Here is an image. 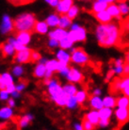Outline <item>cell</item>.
<instances>
[{"label": "cell", "instance_id": "cell-1", "mask_svg": "<svg viewBox=\"0 0 129 130\" xmlns=\"http://www.w3.org/2000/svg\"><path fill=\"white\" fill-rule=\"evenodd\" d=\"M121 35V26L112 22L107 24H99L95 28L97 42L104 48L120 45Z\"/></svg>", "mask_w": 129, "mask_h": 130}, {"label": "cell", "instance_id": "cell-2", "mask_svg": "<svg viewBox=\"0 0 129 130\" xmlns=\"http://www.w3.org/2000/svg\"><path fill=\"white\" fill-rule=\"evenodd\" d=\"M37 20L33 14H21L13 21V31H28V32H35V26L37 24Z\"/></svg>", "mask_w": 129, "mask_h": 130}, {"label": "cell", "instance_id": "cell-3", "mask_svg": "<svg viewBox=\"0 0 129 130\" xmlns=\"http://www.w3.org/2000/svg\"><path fill=\"white\" fill-rule=\"evenodd\" d=\"M71 61L80 66H84L90 62V57L83 48H73L71 54Z\"/></svg>", "mask_w": 129, "mask_h": 130}, {"label": "cell", "instance_id": "cell-4", "mask_svg": "<svg viewBox=\"0 0 129 130\" xmlns=\"http://www.w3.org/2000/svg\"><path fill=\"white\" fill-rule=\"evenodd\" d=\"M32 52L33 50L28 48H25L23 50L16 51L15 55L13 56V62H17V63L32 62Z\"/></svg>", "mask_w": 129, "mask_h": 130}, {"label": "cell", "instance_id": "cell-5", "mask_svg": "<svg viewBox=\"0 0 129 130\" xmlns=\"http://www.w3.org/2000/svg\"><path fill=\"white\" fill-rule=\"evenodd\" d=\"M114 115L116 118L117 124L119 125V128L125 125L129 122V108L117 107L114 110Z\"/></svg>", "mask_w": 129, "mask_h": 130}, {"label": "cell", "instance_id": "cell-6", "mask_svg": "<svg viewBox=\"0 0 129 130\" xmlns=\"http://www.w3.org/2000/svg\"><path fill=\"white\" fill-rule=\"evenodd\" d=\"M68 37L74 42H85L87 40V30L83 26H79L76 29H71L68 32Z\"/></svg>", "mask_w": 129, "mask_h": 130}, {"label": "cell", "instance_id": "cell-7", "mask_svg": "<svg viewBox=\"0 0 129 130\" xmlns=\"http://www.w3.org/2000/svg\"><path fill=\"white\" fill-rule=\"evenodd\" d=\"M66 77L69 80V82H73V83H81L84 81L83 74L75 68H70V71Z\"/></svg>", "mask_w": 129, "mask_h": 130}, {"label": "cell", "instance_id": "cell-8", "mask_svg": "<svg viewBox=\"0 0 129 130\" xmlns=\"http://www.w3.org/2000/svg\"><path fill=\"white\" fill-rule=\"evenodd\" d=\"M93 17L96 19V21L99 24H107L112 22L113 17L109 14V12L107 10L99 12H93Z\"/></svg>", "mask_w": 129, "mask_h": 130}, {"label": "cell", "instance_id": "cell-9", "mask_svg": "<svg viewBox=\"0 0 129 130\" xmlns=\"http://www.w3.org/2000/svg\"><path fill=\"white\" fill-rule=\"evenodd\" d=\"M48 91L49 93L51 95L52 99L54 100V98L56 96H58L62 91H63V88L60 86V83L57 80V79H52L51 83L48 85Z\"/></svg>", "mask_w": 129, "mask_h": 130}, {"label": "cell", "instance_id": "cell-10", "mask_svg": "<svg viewBox=\"0 0 129 130\" xmlns=\"http://www.w3.org/2000/svg\"><path fill=\"white\" fill-rule=\"evenodd\" d=\"M74 5V0H59L57 6V11L58 14H66L70 8Z\"/></svg>", "mask_w": 129, "mask_h": 130}, {"label": "cell", "instance_id": "cell-11", "mask_svg": "<svg viewBox=\"0 0 129 130\" xmlns=\"http://www.w3.org/2000/svg\"><path fill=\"white\" fill-rule=\"evenodd\" d=\"M89 103L90 106L92 109H96L99 110L104 107V102L103 98L101 96H97V95H91L89 97Z\"/></svg>", "mask_w": 129, "mask_h": 130}, {"label": "cell", "instance_id": "cell-12", "mask_svg": "<svg viewBox=\"0 0 129 130\" xmlns=\"http://www.w3.org/2000/svg\"><path fill=\"white\" fill-rule=\"evenodd\" d=\"M107 10L109 12V14L113 18L117 19L119 22L123 19V16H122L121 11H120V8H119V6H118V3L108 4V6H107Z\"/></svg>", "mask_w": 129, "mask_h": 130}, {"label": "cell", "instance_id": "cell-13", "mask_svg": "<svg viewBox=\"0 0 129 130\" xmlns=\"http://www.w3.org/2000/svg\"><path fill=\"white\" fill-rule=\"evenodd\" d=\"M85 118L89 120L93 124L95 127H98V124H99V121H100V114H99V110H96V109H92L90 110V112H88L86 115H85Z\"/></svg>", "mask_w": 129, "mask_h": 130}, {"label": "cell", "instance_id": "cell-14", "mask_svg": "<svg viewBox=\"0 0 129 130\" xmlns=\"http://www.w3.org/2000/svg\"><path fill=\"white\" fill-rule=\"evenodd\" d=\"M10 31H13V21H11V19L8 15H5L1 25V32L6 34Z\"/></svg>", "mask_w": 129, "mask_h": 130}, {"label": "cell", "instance_id": "cell-15", "mask_svg": "<svg viewBox=\"0 0 129 130\" xmlns=\"http://www.w3.org/2000/svg\"><path fill=\"white\" fill-rule=\"evenodd\" d=\"M121 77L122 76H118V77H114L110 82L109 85V92L111 94H116L120 91H122L121 89Z\"/></svg>", "mask_w": 129, "mask_h": 130}, {"label": "cell", "instance_id": "cell-16", "mask_svg": "<svg viewBox=\"0 0 129 130\" xmlns=\"http://www.w3.org/2000/svg\"><path fill=\"white\" fill-rule=\"evenodd\" d=\"M30 36L31 32L28 31H19V32H15V39L19 42L26 45L30 41Z\"/></svg>", "mask_w": 129, "mask_h": 130}, {"label": "cell", "instance_id": "cell-17", "mask_svg": "<svg viewBox=\"0 0 129 130\" xmlns=\"http://www.w3.org/2000/svg\"><path fill=\"white\" fill-rule=\"evenodd\" d=\"M48 35L50 38H53V39H56V40H58V41H60L61 39L65 38L66 36H68V31H66V29H64V28L58 27L57 29L51 31Z\"/></svg>", "mask_w": 129, "mask_h": 130}, {"label": "cell", "instance_id": "cell-18", "mask_svg": "<svg viewBox=\"0 0 129 130\" xmlns=\"http://www.w3.org/2000/svg\"><path fill=\"white\" fill-rule=\"evenodd\" d=\"M0 50L2 51V56L4 58H7L9 56L12 55L15 48L11 43L7 42L6 43H1L0 44Z\"/></svg>", "mask_w": 129, "mask_h": 130}, {"label": "cell", "instance_id": "cell-19", "mask_svg": "<svg viewBox=\"0 0 129 130\" xmlns=\"http://www.w3.org/2000/svg\"><path fill=\"white\" fill-rule=\"evenodd\" d=\"M69 97H70V95L68 94L66 91H62L58 96H56L54 98V101L56 102V104L58 105V106H60V107H64L67 105V102L69 100Z\"/></svg>", "mask_w": 129, "mask_h": 130}, {"label": "cell", "instance_id": "cell-20", "mask_svg": "<svg viewBox=\"0 0 129 130\" xmlns=\"http://www.w3.org/2000/svg\"><path fill=\"white\" fill-rule=\"evenodd\" d=\"M108 4L105 1H99V0H95L92 3V8H91V12H99V11H103V10H107Z\"/></svg>", "mask_w": 129, "mask_h": 130}, {"label": "cell", "instance_id": "cell-21", "mask_svg": "<svg viewBox=\"0 0 129 130\" xmlns=\"http://www.w3.org/2000/svg\"><path fill=\"white\" fill-rule=\"evenodd\" d=\"M104 107H111V108H115L117 107V97L113 96V94L107 95L103 98Z\"/></svg>", "mask_w": 129, "mask_h": 130}, {"label": "cell", "instance_id": "cell-22", "mask_svg": "<svg viewBox=\"0 0 129 130\" xmlns=\"http://www.w3.org/2000/svg\"><path fill=\"white\" fill-rule=\"evenodd\" d=\"M72 21H73V20H72L71 18H69L67 14H60L58 27L67 29L68 27H70V26H72Z\"/></svg>", "mask_w": 129, "mask_h": 130}, {"label": "cell", "instance_id": "cell-23", "mask_svg": "<svg viewBox=\"0 0 129 130\" xmlns=\"http://www.w3.org/2000/svg\"><path fill=\"white\" fill-rule=\"evenodd\" d=\"M32 120V116L31 115H26L24 117H16V119L14 120V122L16 123L18 125V128H22V127L26 126L29 124V122Z\"/></svg>", "mask_w": 129, "mask_h": 130}, {"label": "cell", "instance_id": "cell-24", "mask_svg": "<svg viewBox=\"0 0 129 130\" xmlns=\"http://www.w3.org/2000/svg\"><path fill=\"white\" fill-rule=\"evenodd\" d=\"M113 113V108L107 107H103L101 109H99V114H100V119H110L112 117Z\"/></svg>", "mask_w": 129, "mask_h": 130}, {"label": "cell", "instance_id": "cell-25", "mask_svg": "<svg viewBox=\"0 0 129 130\" xmlns=\"http://www.w3.org/2000/svg\"><path fill=\"white\" fill-rule=\"evenodd\" d=\"M47 71V69H46V66L45 64L43 63H40L36 66L35 70H34V73H33V75L35 76V77H42L43 75H45V73Z\"/></svg>", "mask_w": 129, "mask_h": 130}, {"label": "cell", "instance_id": "cell-26", "mask_svg": "<svg viewBox=\"0 0 129 130\" xmlns=\"http://www.w3.org/2000/svg\"><path fill=\"white\" fill-rule=\"evenodd\" d=\"M74 96H75V98H76V100H77L78 104L79 105L84 104L85 102L89 99V94H88L87 91H85V90L77 91V92L75 93Z\"/></svg>", "mask_w": 129, "mask_h": 130}, {"label": "cell", "instance_id": "cell-27", "mask_svg": "<svg viewBox=\"0 0 129 130\" xmlns=\"http://www.w3.org/2000/svg\"><path fill=\"white\" fill-rule=\"evenodd\" d=\"M120 26H121V32L122 35L129 34V15L126 16L124 19H122L120 21Z\"/></svg>", "mask_w": 129, "mask_h": 130}, {"label": "cell", "instance_id": "cell-28", "mask_svg": "<svg viewBox=\"0 0 129 130\" xmlns=\"http://www.w3.org/2000/svg\"><path fill=\"white\" fill-rule=\"evenodd\" d=\"M57 59H58V60L69 63V62L71 61V55L66 52L64 49H61V50H59L57 53Z\"/></svg>", "mask_w": 129, "mask_h": 130}, {"label": "cell", "instance_id": "cell-29", "mask_svg": "<svg viewBox=\"0 0 129 130\" xmlns=\"http://www.w3.org/2000/svg\"><path fill=\"white\" fill-rule=\"evenodd\" d=\"M117 107L122 108H129V97L123 95L117 97Z\"/></svg>", "mask_w": 129, "mask_h": 130}, {"label": "cell", "instance_id": "cell-30", "mask_svg": "<svg viewBox=\"0 0 129 130\" xmlns=\"http://www.w3.org/2000/svg\"><path fill=\"white\" fill-rule=\"evenodd\" d=\"M74 42L68 36H66L65 38H63V39H61L59 41V46H60V48L64 49V50H66V49H71L73 47V45H74Z\"/></svg>", "mask_w": 129, "mask_h": 130}, {"label": "cell", "instance_id": "cell-31", "mask_svg": "<svg viewBox=\"0 0 129 130\" xmlns=\"http://www.w3.org/2000/svg\"><path fill=\"white\" fill-rule=\"evenodd\" d=\"M118 6L120 8V11L123 17H126L129 15V4L126 1H119Z\"/></svg>", "mask_w": 129, "mask_h": 130}, {"label": "cell", "instance_id": "cell-32", "mask_svg": "<svg viewBox=\"0 0 129 130\" xmlns=\"http://www.w3.org/2000/svg\"><path fill=\"white\" fill-rule=\"evenodd\" d=\"M48 29V25L46 22H37L35 26V32L40 34H45Z\"/></svg>", "mask_w": 129, "mask_h": 130}, {"label": "cell", "instance_id": "cell-33", "mask_svg": "<svg viewBox=\"0 0 129 130\" xmlns=\"http://www.w3.org/2000/svg\"><path fill=\"white\" fill-rule=\"evenodd\" d=\"M62 88H63V91H66L70 96L71 95H75V93L77 92V88H76L75 85L73 84V82H70V83L64 85Z\"/></svg>", "mask_w": 129, "mask_h": 130}, {"label": "cell", "instance_id": "cell-34", "mask_svg": "<svg viewBox=\"0 0 129 130\" xmlns=\"http://www.w3.org/2000/svg\"><path fill=\"white\" fill-rule=\"evenodd\" d=\"M46 23L49 26H58L59 16L58 14H52L46 19Z\"/></svg>", "mask_w": 129, "mask_h": 130}, {"label": "cell", "instance_id": "cell-35", "mask_svg": "<svg viewBox=\"0 0 129 130\" xmlns=\"http://www.w3.org/2000/svg\"><path fill=\"white\" fill-rule=\"evenodd\" d=\"M12 116V110L10 107H3L0 109V118H3V119H9Z\"/></svg>", "mask_w": 129, "mask_h": 130}, {"label": "cell", "instance_id": "cell-36", "mask_svg": "<svg viewBox=\"0 0 129 130\" xmlns=\"http://www.w3.org/2000/svg\"><path fill=\"white\" fill-rule=\"evenodd\" d=\"M78 13H79V9H78L77 6H75V5H73V6L70 8V10H68V12L66 13L68 15L69 18H71L72 20H74L75 17L78 15Z\"/></svg>", "mask_w": 129, "mask_h": 130}, {"label": "cell", "instance_id": "cell-37", "mask_svg": "<svg viewBox=\"0 0 129 130\" xmlns=\"http://www.w3.org/2000/svg\"><path fill=\"white\" fill-rule=\"evenodd\" d=\"M58 60H56V59H52V60L45 62L46 69L52 72L58 71Z\"/></svg>", "mask_w": 129, "mask_h": 130}, {"label": "cell", "instance_id": "cell-38", "mask_svg": "<svg viewBox=\"0 0 129 130\" xmlns=\"http://www.w3.org/2000/svg\"><path fill=\"white\" fill-rule=\"evenodd\" d=\"M11 5L13 6H24V5H28V4H31L33 2H35L36 0H8Z\"/></svg>", "mask_w": 129, "mask_h": 130}, {"label": "cell", "instance_id": "cell-39", "mask_svg": "<svg viewBox=\"0 0 129 130\" xmlns=\"http://www.w3.org/2000/svg\"><path fill=\"white\" fill-rule=\"evenodd\" d=\"M78 102L77 100H76V98H75V96L74 95H71L70 97H69V100H68L67 102V105H66V107H68V108H70V109H74V108H75V107L78 106Z\"/></svg>", "mask_w": 129, "mask_h": 130}, {"label": "cell", "instance_id": "cell-40", "mask_svg": "<svg viewBox=\"0 0 129 130\" xmlns=\"http://www.w3.org/2000/svg\"><path fill=\"white\" fill-rule=\"evenodd\" d=\"M81 124H82V125H83L84 130H93V129L96 128L93 124L90 123V121L87 120L85 117H84V119H83V121H82V123H81Z\"/></svg>", "mask_w": 129, "mask_h": 130}, {"label": "cell", "instance_id": "cell-41", "mask_svg": "<svg viewBox=\"0 0 129 130\" xmlns=\"http://www.w3.org/2000/svg\"><path fill=\"white\" fill-rule=\"evenodd\" d=\"M114 72H115V75L118 76H123V65H114L112 67Z\"/></svg>", "mask_w": 129, "mask_h": 130}, {"label": "cell", "instance_id": "cell-42", "mask_svg": "<svg viewBox=\"0 0 129 130\" xmlns=\"http://www.w3.org/2000/svg\"><path fill=\"white\" fill-rule=\"evenodd\" d=\"M128 85H129V75H123L121 77V89H122V91L125 87H127Z\"/></svg>", "mask_w": 129, "mask_h": 130}, {"label": "cell", "instance_id": "cell-43", "mask_svg": "<svg viewBox=\"0 0 129 130\" xmlns=\"http://www.w3.org/2000/svg\"><path fill=\"white\" fill-rule=\"evenodd\" d=\"M115 72H114V70H113V68H111L110 70H108L107 73V75H106V76H105V82H109L111 81L113 78L115 77Z\"/></svg>", "mask_w": 129, "mask_h": 130}, {"label": "cell", "instance_id": "cell-44", "mask_svg": "<svg viewBox=\"0 0 129 130\" xmlns=\"http://www.w3.org/2000/svg\"><path fill=\"white\" fill-rule=\"evenodd\" d=\"M28 83V80L27 79H24V78H21L19 80V84L16 86V90L18 91H21L24 88H26V86Z\"/></svg>", "mask_w": 129, "mask_h": 130}, {"label": "cell", "instance_id": "cell-45", "mask_svg": "<svg viewBox=\"0 0 129 130\" xmlns=\"http://www.w3.org/2000/svg\"><path fill=\"white\" fill-rule=\"evenodd\" d=\"M110 124V119H100L99 124H98V127L100 128H107L109 126Z\"/></svg>", "mask_w": 129, "mask_h": 130}, {"label": "cell", "instance_id": "cell-46", "mask_svg": "<svg viewBox=\"0 0 129 130\" xmlns=\"http://www.w3.org/2000/svg\"><path fill=\"white\" fill-rule=\"evenodd\" d=\"M2 76H3L4 80H5V82H6L7 84H10V83H13L12 77H11V75H10V74H8V73H5L4 75H2Z\"/></svg>", "mask_w": 129, "mask_h": 130}, {"label": "cell", "instance_id": "cell-47", "mask_svg": "<svg viewBox=\"0 0 129 130\" xmlns=\"http://www.w3.org/2000/svg\"><path fill=\"white\" fill-rule=\"evenodd\" d=\"M6 88H7V83L4 80L2 75H0V91H6Z\"/></svg>", "mask_w": 129, "mask_h": 130}, {"label": "cell", "instance_id": "cell-48", "mask_svg": "<svg viewBox=\"0 0 129 130\" xmlns=\"http://www.w3.org/2000/svg\"><path fill=\"white\" fill-rule=\"evenodd\" d=\"M49 46H51V47H57L58 45H59V41L56 39H53V38H50V41L48 42Z\"/></svg>", "mask_w": 129, "mask_h": 130}, {"label": "cell", "instance_id": "cell-49", "mask_svg": "<svg viewBox=\"0 0 129 130\" xmlns=\"http://www.w3.org/2000/svg\"><path fill=\"white\" fill-rule=\"evenodd\" d=\"M13 73H14L15 75H21L23 73V68L20 65H18V66H16L15 68L13 69Z\"/></svg>", "mask_w": 129, "mask_h": 130}, {"label": "cell", "instance_id": "cell-50", "mask_svg": "<svg viewBox=\"0 0 129 130\" xmlns=\"http://www.w3.org/2000/svg\"><path fill=\"white\" fill-rule=\"evenodd\" d=\"M41 59V55H40L38 52H36V51H33L32 52V62H35L37 60H39Z\"/></svg>", "mask_w": 129, "mask_h": 130}, {"label": "cell", "instance_id": "cell-51", "mask_svg": "<svg viewBox=\"0 0 129 130\" xmlns=\"http://www.w3.org/2000/svg\"><path fill=\"white\" fill-rule=\"evenodd\" d=\"M123 75H129V62H124V64H123Z\"/></svg>", "mask_w": 129, "mask_h": 130}, {"label": "cell", "instance_id": "cell-52", "mask_svg": "<svg viewBox=\"0 0 129 130\" xmlns=\"http://www.w3.org/2000/svg\"><path fill=\"white\" fill-rule=\"evenodd\" d=\"M9 97V92L7 91H1L0 92V99L1 100H6Z\"/></svg>", "mask_w": 129, "mask_h": 130}, {"label": "cell", "instance_id": "cell-53", "mask_svg": "<svg viewBox=\"0 0 129 130\" xmlns=\"http://www.w3.org/2000/svg\"><path fill=\"white\" fill-rule=\"evenodd\" d=\"M102 93H103V91H102V90H101L100 88H95L93 91H91V94H92V95H97V96H101V95H102Z\"/></svg>", "mask_w": 129, "mask_h": 130}, {"label": "cell", "instance_id": "cell-54", "mask_svg": "<svg viewBox=\"0 0 129 130\" xmlns=\"http://www.w3.org/2000/svg\"><path fill=\"white\" fill-rule=\"evenodd\" d=\"M45 1L53 7H57L58 5V2H59V0H45Z\"/></svg>", "mask_w": 129, "mask_h": 130}, {"label": "cell", "instance_id": "cell-55", "mask_svg": "<svg viewBox=\"0 0 129 130\" xmlns=\"http://www.w3.org/2000/svg\"><path fill=\"white\" fill-rule=\"evenodd\" d=\"M122 93H123V95L127 96V97H129V85L127 86V87H125V88L123 89V91H122Z\"/></svg>", "mask_w": 129, "mask_h": 130}, {"label": "cell", "instance_id": "cell-56", "mask_svg": "<svg viewBox=\"0 0 129 130\" xmlns=\"http://www.w3.org/2000/svg\"><path fill=\"white\" fill-rule=\"evenodd\" d=\"M74 129L83 130L84 128H83V125H82V124H74Z\"/></svg>", "mask_w": 129, "mask_h": 130}, {"label": "cell", "instance_id": "cell-57", "mask_svg": "<svg viewBox=\"0 0 129 130\" xmlns=\"http://www.w3.org/2000/svg\"><path fill=\"white\" fill-rule=\"evenodd\" d=\"M13 106H14V101H13V99H9V101H8V107H12Z\"/></svg>", "mask_w": 129, "mask_h": 130}, {"label": "cell", "instance_id": "cell-58", "mask_svg": "<svg viewBox=\"0 0 129 130\" xmlns=\"http://www.w3.org/2000/svg\"><path fill=\"white\" fill-rule=\"evenodd\" d=\"M19 92H20V91H18L17 90H15L14 91H12V92H11V94H12L14 97H19V95H20Z\"/></svg>", "mask_w": 129, "mask_h": 130}, {"label": "cell", "instance_id": "cell-59", "mask_svg": "<svg viewBox=\"0 0 129 130\" xmlns=\"http://www.w3.org/2000/svg\"><path fill=\"white\" fill-rule=\"evenodd\" d=\"M124 60L125 62H129V51L125 53V57H124Z\"/></svg>", "mask_w": 129, "mask_h": 130}, {"label": "cell", "instance_id": "cell-60", "mask_svg": "<svg viewBox=\"0 0 129 130\" xmlns=\"http://www.w3.org/2000/svg\"><path fill=\"white\" fill-rule=\"evenodd\" d=\"M107 4H111V3H116L117 0H105Z\"/></svg>", "mask_w": 129, "mask_h": 130}, {"label": "cell", "instance_id": "cell-61", "mask_svg": "<svg viewBox=\"0 0 129 130\" xmlns=\"http://www.w3.org/2000/svg\"><path fill=\"white\" fill-rule=\"evenodd\" d=\"M119 1H126V0H117V2H119Z\"/></svg>", "mask_w": 129, "mask_h": 130}]
</instances>
